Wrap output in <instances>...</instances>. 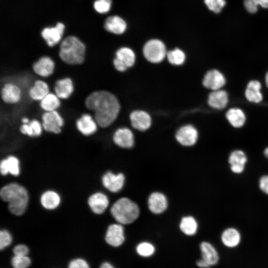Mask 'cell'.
<instances>
[{
	"instance_id": "46",
	"label": "cell",
	"mask_w": 268,
	"mask_h": 268,
	"mask_svg": "<svg viewBox=\"0 0 268 268\" xmlns=\"http://www.w3.org/2000/svg\"><path fill=\"white\" fill-rule=\"evenodd\" d=\"M197 265L200 268H209L210 266L202 259H201L197 261Z\"/></svg>"
},
{
	"instance_id": "12",
	"label": "cell",
	"mask_w": 268,
	"mask_h": 268,
	"mask_svg": "<svg viewBox=\"0 0 268 268\" xmlns=\"http://www.w3.org/2000/svg\"><path fill=\"white\" fill-rule=\"evenodd\" d=\"M125 182V177L122 173L114 174L108 171L105 173L102 178V183L104 187L112 193L120 191L124 186Z\"/></svg>"
},
{
	"instance_id": "17",
	"label": "cell",
	"mask_w": 268,
	"mask_h": 268,
	"mask_svg": "<svg viewBox=\"0 0 268 268\" xmlns=\"http://www.w3.org/2000/svg\"><path fill=\"white\" fill-rule=\"evenodd\" d=\"M34 72L37 75L46 77L51 75L55 69V63L49 57H41L32 66Z\"/></svg>"
},
{
	"instance_id": "6",
	"label": "cell",
	"mask_w": 268,
	"mask_h": 268,
	"mask_svg": "<svg viewBox=\"0 0 268 268\" xmlns=\"http://www.w3.org/2000/svg\"><path fill=\"white\" fill-rule=\"evenodd\" d=\"M135 55L134 52L128 47H122L116 53L113 60L115 68L119 71H125L135 63Z\"/></svg>"
},
{
	"instance_id": "10",
	"label": "cell",
	"mask_w": 268,
	"mask_h": 268,
	"mask_svg": "<svg viewBox=\"0 0 268 268\" xmlns=\"http://www.w3.org/2000/svg\"><path fill=\"white\" fill-rule=\"evenodd\" d=\"M65 28L64 24L59 22L55 26L43 28L41 35L49 47H53L62 40Z\"/></svg>"
},
{
	"instance_id": "28",
	"label": "cell",
	"mask_w": 268,
	"mask_h": 268,
	"mask_svg": "<svg viewBox=\"0 0 268 268\" xmlns=\"http://www.w3.org/2000/svg\"><path fill=\"white\" fill-rule=\"evenodd\" d=\"M40 202L45 209L52 210L56 208L60 205L61 198L55 191L48 190L42 194Z\"/></svg>"
},
{
	"instance_id": "23",
	"label": "cell",
	"mask_w": 268,
	"mask_h": 268,
	"mask_svg": "<svg viewBox=\"0 0 268 268\" xmlns=\"http://www.w3.org/2000/svg\"><path fill=\"white\" fill-rule=\"evenodd\" d=\"M0 173L2 175L10 174L17 176L20 174V165L18 159L12 155L2 159L0 164Z\"/></svg>"
},
{
	"instance_id": "22",
	"label": "cell",
	"mask_w": 268,
	"mask_h": 268,
	"mask_svg": "<svg viewBox=\"0 0 268 268\" xmlns=\"http://www.w3.org/2000/svg\"><path fill=\"white\" fill-rule=\"evenodd\" d=\"M262 85L257 80H252L247 84L245 91L246 99L253 103H259L263 99V95L261 91Z\"/></svg>"
},
{
	"instance_id": "7",
	"label": "cell",
	"mask_w": 268,
	"mask_h": 268,
	"mask_svg": "<svg viewBox=\"0 0 268 268\" xmlns=\"http://www.w3.org/2000/svg\"><path fill=\"white\" fill-rule=\"evenodd\" d=\"M42 126L45 131L58 134L64 125L63 118L57 111L45 112L42 116Z\"/></svg>"
},
{
	"instance_id": "32",
	"label": "cell",
	"mask_w": 268,
	"mask_h": 268,
	"mask_svg": "<svg viewBox=\"0 0 268 268\" xmlns=\"http://www.w3.org/2000/svg\"><path fill=\"white\" fill-rule=\"evenodd\" d=\"M60 105V98L52 93H48L40 101V107L46 112L56 111Z\"/></svg>"
},
{
	"instance_id": "18",
	"label": "cell",
	"mask_w": 268,
	"mask_h": 268,
	"mask_svg": "<svg viewBox=\"0 0 268 268\" xmlns=\"http://www.w3.org/2000/svg\"><path fill=\"white\" fill-rule=\"evenodd\" d=\"M98 126L94 118L88 114H83L76 122V126L78 131L86 136L94 134Z\"/></svg>"
},
{
	"instance_id": "47",
	"label": "cell",
	"mask_w": 268,
	"mask_h": 268,
	"mask_svg": "<svg viewBox=\"0 0 268 268\" xmlns=\"http://www.w3.org/2000/svg\"><path fill=\"white\" fill-rule=\"evenodd\" d=\"M21 121L23 124H28L30 122L28 118L24 117L22 119Z\"/></svg>"
},
{
	"instance_id": "48",
	"label": "cell",
	"mask_w": 268,
	"mask_h": 268,
	"mask_svg": "<svg viewBox=\"0 0 268 268\" xmlns=\"http://www.w3.org/2000/svg\"><path fill=\"white\" fill-rule=\"evenodd\" d=\"M265 83L267 87L268 88V71L267 72L265 76Z\"/></svg>"
},
{
	"instance_id": "33",
	"label": "cell",
	"mask_w": 268,
	"mask_h": 268,
	"mask_svg": "<svg viewBox=\"0 0 268 268\" xmlns=\"http://www.w3.org/2000/svg\"><path fill=\"white\" fill-rule=\"evenodd\" d=\"M32 260L28 255H12L10 260V268H29Z\"/></svg>"
},
{
	"instance_id": "42",
	"label": "cell",
	"mask_w": 268,
	"mask_h": 268,
	"mask_svg": "<svg viewBox=\"0 0 268 268\" xmlns=\"http://www.w3.org/2000/svg\"><path fill=\"white\" fill-rule=\"evenodd\" d=\"M67 268H91V267L85 259L81 257H76L69 261Z\"/></svg>"
},
{
	"instance_id": "45",
	"label": "cell",
	"mask_w": 268,
	"mask_h": 268,
	"mask_svg": "<svg viewBox=\"0 0 268 268\" xmlns=\"http://www.w3.org/2000/svg\"><path fill=\"white\" fill-rule=\"evenodd\" d=\"M99 268H115V267L110 262L103 261L100 264Z\"/></svg>"
},
{
	"instance_id": "36",
	"label": "cell",
	"mask_w": 268,
	"mask_h": 268,
	"mask_svg": "<svg viewBox=\"0 0 268 268\" xmlns=\"http://www.w3.org/2000/svg\"><path fill=\"white\" fill-rule=\"evenodd\" d=\"M247 157L245 153L242 150L237 149L233 151L228 157V163L230 165L239 164L246 165L247 162Z\"/></svg>"
},
{
	"instance_id": "44",
	"label": "cell",
	"mask_w": 268,
	"mask_h": 268,
	"mask_svg": "<svg viewBox=\"0 0 268 268\" xmlns=\"http://www.w3.org/2000/svg\"><path fill=\"white\" fill-rule=\"evenodd\" d=\"M245 165L239 164L230 165V169L235 174H241L245 170Z\"/></svg>"
},
{
	"instance_id": "24",
	"label": "cell",
	"mask_w": 268,
	"mask_h": 268,
	"mask_svg": "<svg viewBox=\"0 0 268 268\" xmlns=\"http://www.w3.org/2000/svg\"><path fill=\"white\" fill-rule=\"evenodd\" d=\"M73 90L72 81L68 77L57 80L54 87V91L56 95L60 99H63L68 98L73 92Z\"/></svg>"
},
{
	"instance_id": "3",
	"label": "cell",
	"mask_w": 268,
	"mask_h": 268,
	"mask_svg": "<svg viewBox=\"0 0 268 268\" xmlns=\"http://www.w3.org/2000/svg\"><path fill=\"white\" fill-rule=\"evenodd\" d=\"M85 45L76 36H67L61 43L59 56L64 62L68 65L82 64L85 60Z\"/></svg>"
},
{
	"instance_id": "13",
	"label": "cell",
	"mask_w": 268,
	"mask_h": 268,
	"mask_svg": "<svg viewBox=\"0 0 268 268\" xmlns=\"http://www.w3.org/2000/svg\"><path fill=\"white\" fill-rule=\"evenodd\" d=\"M149 210L154 214H159L166 210L168 207V201L164 194L159 192L152 193L147 200Z\"/></svg>"
},
{
	"instance_id": "26",
	"label": "cell",
	"mask_w": 268,
	"mask_h": 268,
	"mask_svg": "<svg viewBox=\"0 0 268 268\" xmlns=\"http://www.w3.org/2000/svg\"><path fill=\"white\" fill-rule=\"evenodd\" d=\"M104 28L108 32L115 34L123 33L127 28L126 22L121 17L110 16L107 17L104 22Z\"/></svg>"
},
{
	"instance_id": "9",
	"label": "cell",
	"mask_w": 268,
	"mask_h": 268,
	"mask_svg": "<svg viewBox=\"0 0 268 268\" xmlns=\"http://www.w3.org/2000/svg\"><path fill=\"white\" fill-rule=\"evenodd\" d=\"M197 130L191 125L181 127L177 131L175 137L177 141L182 145L191 146L195 145L198 139Z\"/></svg>"
},
{
	"instance_id": "14",
	"label": "cell",
	"mask_w": 268,
	"mask_h": 268,
	"mask_svg": "<svg viewBox=\"0 0 268 268\" xmlns=\"http://www.w3.org/2000/svg\"><path fill=\"white\" fill-rule=\"evenodd\" d=\"M132 127L139 131L148 130L151 125V118L146 112L142 110H135L130 115Z\"/></svg>"
},
{
	"instance_id": "31",
	"label": "cell",
	"mask_w": 268,
	"mask_h": 268,
	"mask_svg": "<svg viewBox=\"0 0 268 268\" xmlns=\"http://www.w3.org/2000/svg\"><path fill=\"white\" fill-rule=\"evenodd\" d=\"M42 124L37 120H33L28 124H23L20 128V132L31 137L40 136L42 132Z\"/></svg>"
},
{
	"instance_id": "37",
	"label": "cell",
	"mask_w": 268,
	"mask_h": 268,
	"mask_svg": "<svg viewBox=\"0 0 268 268\" xmlns=\"http://www.w3.org/2000/svg\"><path fill=\"white\" fill-rule=\"evenodd\" d=\"M244 3L246 10L252 13L257 12L258 5L268 8V0H244Z\"/></svg>"
},
{
	"instance_id": "30",
	"label": "cell",
	"mask_w": 268,
	"mask_h": 268,
	"mask_svg": "<svg viewBox=\"0 0 268 268\" xmlns=\"http://www.w3.org/2000/svg\"><path fill=\"white\" fill-rule=\"evenodd\" d=\"M179 228L185 235L193 236L195 235L198 230V223L197 220L192 216L188 215L182 218Z\"/></svg>"
},
{
	"instance_id": "34",
	"label": "cell",
	"mask_w": 268,
	"mask_h": 268,
	"mask_svg": "<svg viewBox=\"0 0 268 268\" xmlns=\"http://www.w3.org/2000/svg\"><path fill=\"white\" fill-rule=\"evenodd\" d=\"M166 56L170 64L175 66L182 65L186 59L184 52L178 48L168 51Z\"/></svg>"
},
{
	"instance_id": "21",
	"label": "cell",
	"mask_w": 268,
	"mask_h": 268,
	"mask_svg": "<svg viewBox=\"0 0 268 268\" xmlns=\"http://www.w3.org/2000/svg\"><path fill=\"white\" fill-rule=\"evenodd\" d=\"M229 101L227 92L222 89L212 91L208 95L207 103L215 109H223L227 105Z\"/></svg>"
},
{
	"instance_id": "4",
	"label": "cell",
	"mask_w": 268,
	"mask_h": 268,
	"mask_svg": "<svg viewBox=\"0 0 268 268\" xmlns=\"http://www.w3.org/2000/svg\"><path fill=\"white\" fill-rule=\"evenodd\" d=\"M110 212L117 223L126 225L137 219L140 210L138 205L134 201L128 198L123 197L113 204Z\"/></svg>"
},
{
	"instance_id": "29",
	"label": "cell",
	"mask_w": 268,
	"mask_h": 268,
	"mask_svg": "<svg viewBox=\"0 0 268 268\" xmlns=\"http://www.w3.org/2000/svg\"><path fill=\"white\" fill-rule=\"evenodd\" d=\"M48 93H49V87L48 84L40 80L35 81L29 91L30 97L36 101H41Z\"/></svg>"
},
{
	"instance_id": "20",
	"label": "cell",
	"mask_w": 268,
	"mask_h": 268,
	"mask_svg": "<svg viewBox=\"0 0 268 268\" xmlns=\"http://www.w3.org/2000/svg\"><path fill=\"white\" fill-rule=\"evenodd\" d=\"M201 259L209 266L216 265L219 259V254L216 248L209 242H202L200 245Z\"/></svg>"
},
{
	"instance_id": "39",
	"label": "cell",
	"mask_w": 268,
	"mask_h": 268,
	"mask_svg": "<svg viewBox=\"0 0 268 268\" xmlns=\"http://www.w3.org/2000/svg\"><path fill=\"white\" fill-rule=\"evenodd\" d=\"M112 0H96L93 3V7L99 13H106L111 9Z\"/></svg>"
},
{
	"instance_id": "1",
	"label": "cell",
	"mask_w": 268,
	"mask_h": 268,
	"mask_svg": "<svg viewBox=\"0 0 268 268\" xmlns=\"http://www.w3.org/2000/svg\"><path fill=\"white\" fill-rule=\"evenodd\" d=\"M85 105L88 109L94 112V118L101 128L110 126L117 119L120 110L117 98L105 90L90 93L85 99Z\"/></svg>"
},
{
	"instance_id": "15",
	"label": "cell",
	"mask_w": 268,
	"mask_h": 268,
	"mask_svg": "<svg viewBox=\"0 0 268 268\" xmlns=\"http://www.w3.org/2000/svg\"><path fill=\"white\" fill-rule=\"evenodd\" d=\"M113 140L117 145L123 148H131L134 143L133 133L127 128L116 130L113 134Z\"/></svg>"
},
{
	"instance_id": "11",
	"label": "cell",
	"mask_w": 268,
	"mask_h": 268,
	"mask_svg": "<svg viewBox=\"0 0 268 268\" xmlns=\"http://www.w3.org/2000/svg\"><path fill=\"white\" fill-rule=\"evenodd\" d=\"M226 84V78L219 70L212 69L208 70L202 79V84L211 91L222 89Z\"/></svg>"
},
{
	"instance_id": "27",
	"label": "cell",
	"mask_w": 268,
	"mask_h": 268,
	"mask_svg": "<svg viewBox=\"0 0 268 268\" xmlns=\"http://www.w3.org/2000/svg\"><path fill=\"white\" fill-rule=\"evenodd\" d=\"M226 118L230 124L236 128L242 127L246 122V115L239 108L229 109L226 113Z\"/></svg>"
},
{
	"instance_id": "38",
	"label": "cell",
	"mask_w": 268,
	"mask_h": 268,
	"mask_svg": "<svg viewBox=\"0 0 268 268\" xmlns=\"http://www.w3.org/2000/svg\"><path fill=\"white\" fill-rule=\"evenodd\" d=\"M13 237L9 231L1 229L0 231V251L10 247L13 243Z\"/></svg>"
},
{
	"instance_id": "25",
	"label": "cell",
	"mask_w": 268,
	"mask_h": 268,
	"mask_svg": "<svg viewBox=\"0 0 268 268\" xmlns=\"http://www.w3.org/2000/svg\"><path fill=\"white\" fill-rule=\"evenodd\" d=\"M241 240V236L240 232L233 227L226 228L222 232L221 235L222 244L229 248L237 247L240 244Z\"/></svg>"
},
{
	"instance_id": "8",
	"label": "cell",
	"mask_w": 268,
	"mask_h": 268,
	"mask_svg": "<svg viewBox=\"0 0 268 268\" xmlns=\"http://www.w3.org/2000/svg\"><path fill=\"white\" fill-rule=\"evenodd\" d=\"M104 239L110 246L118 247L121 246L125 240L123 225L119 223L110 224L107 229Z\"/></svg>"
},
{
	"instance_id": "49",
	"label": "cell",
	"mask_w": 268,
	"mask_h": 268,
	"mask_svg": "<svg viewBox=\"0 0 268 268\" xmlns=\"http://www.w3.org/2000/svg\"><path fill=\"white\" fill-rule=\"evenodd\" d=\"M265 156L268 158V147L266 148L264 151Z\"/></svg>"
},
{
	"instance_id": "35",
	"label": "cell",
	"mask_w": 268,
	"mask_h": 268,
	"mask_svg": "<svg viewBox=\"0 0 268 268\" xmlns=\"http://www.w3.org/2000/svg\"><path fill=\"white\" fill-rule=\"evenodd\" d=\"M155 251L154 246L149 242H142L136 247V252L138 255L142 257H149L154 254Z\"/></svg>"
},
{
	"instance_id": "2",
	"label": "cell",
	"mask_w": 268,
	"mask_h": 268,
	"mask_svg": "<svg viewBox=\"0 0 268 268\" xmlns=\"http://www.w3.org/2000/svg\"><path fill=\"white\" fill-rule=\"evenodd\" d=\"M0 196L4 201L8 203V208L12 214L20 216L26 211L29 196L23 186L16 183L7 184L1 188Z\"/></svg>"
},
{
	"instance_id": "43",
	"label": "cell",
	"mask_w": 268,
	"mask_h": 268,
	"mask_svg": "<svg viewBox=\"0 0 268 268\" xmlns=\"http://www.w3.org/2000/svg\"><path fill=\"white\" fill-rule=\"evenodd\" d=\"M259 186L263 192L268 195V175H263L260 178Z\"/></svg>"
},
{
	"instance_id": "19",
	"label": "cell",
	"mask_w": 268,
	"mask_h": 268,
	"mask_svg": "<svg viewBox=\"0 0 268 268\" xmlns=\"http://www.w3.org/2000/svg\"><path fill=\"white\" fill-rule=\"evenodd\" d=\"M1 97L6 103L15 104L18 102L21 97L20 87L12 83H7L1 90Z\"/></svg>"
},
{
	"instance_id": "5",
	"label": "cell",
	"mask_w": 268,
	"mask_h": 268,
	"mask_svg": "<svg viewBox=\"0 0 268 268\" xmlns=\"http://www.w3.org/2000/svg\"><path fill=\"white\" fill-rule=\"evenodd\" d=\"M145 58L149 62L157 64L162 62L167 54L164 44L158 39L147 41L143 48Z\"/></svg>"
},
{
	"instance_id": "16",
	"label": "cell",
	"mask_w": 268,
	"mask_h": 268,
	"mask_svg": "<svg viewBox=\"0 0 268 268\" xmlns=\"http://www.w3.org/2000/svg\"><path fill=\"white\" fill-rule=\"evenodd\" d=\"M88 204L91 210L95 214H102L108 207L109 201L107 196L101 192L91 195L88 200Z\"/></svg>"
},
{
	"instance_id": "41",
	"label": "cell",
	"mask_w": 268,
	"mask_h": 268,
	"mask_svg": "<svg viewBox=\"0 0 268 268\" xmlns=\"http://www.w3.org/2000/svg\"><path fill=\"white\" fill-rule=\"evenodd\" d=\"M205 4L210 10L219 13L226 4L225 0H204Z\"/></svg>"
},
{
	"instance_id": "40",
	"label": "cell",
	"mask_w": 268,
	"mask_h": 268,
	"mask_svg": "<svg viewBox=\"0 0 268 268\" xmlns=\"http://www.w3.org/2000/svg\"><path fill=\"white\" fill-rule=\"evenodd\" d=\"M12 255L26 256L29 255L30 249L27 245L23 243H17L8 247Z\"/></svg>"
}]
</instances>
